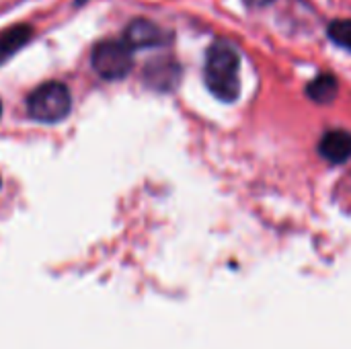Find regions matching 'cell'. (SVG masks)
<instances>
[{
  "instance_id": "obj_1",
  "label": "cell",
  "mask_w": 351,
  "mask_h": 349,
  "mask_svg": "<svg viewBox=\"0 0 351 349\" xmlns=\"http://www.w3.org/2000/svg\"><path fill=\"white\" fill-rule=\"evenodd\" d=\"M241 58L239 51L226 43V41H216L210 45L206 53V66H204V80L208 91L224 101L232 103L241 95Z\"/></svg>"
},
{
  "instance_id": "obj_2",
  "label": "cell",
  "mask_w": 351,
  "mask_h": 349,
  "mask_svg": "<svg viewBox=\"0 0 351 349\" xmlns=\"http://www.w3.org/2000/svg\"><path fill=\"white\" fill-rule=\"evenodd\" d=\"M72 109L70 88L58 80L39 84L27 99V113L41 123H58L68 117Z\"/></svg>"
},
{
  "instance_id": "obj_3",
  "label": "cell",
  "mask_w": 351,
  "mask_h": 349,
  "mask_svg": "<svg viewBox=\"0 0 351 349\" xmlns=\"http://www.w3.org/2000/svg\"><path fill=\"white\" fill-rule=\"evenodd\" d=\"M90 64L105 80H121L134 68V49L125 39H105L93 49Z\"/></svg>"
},
{
  "instance_id": "obj_4",
  "label": "cell",
  "mask_w": 351,
  "mask_h": 349,
  "mask_svg": "<svg viewBox=\"0 0 351 349\" xmlns=\"http://www.w3.org/2000/svg\"><path fill=\"white\" fill-rule=\"evenodd\" d=\"M123 39L128 41V45L132 49H142V47H162L169 45L173 35L169 31H165L162 27H158L152 21L146 19H136L128 25Z\"/></svg>"
},
{
  "instance_id": "obj_5",
  "label": "cell",
  "mask_w": 351,
  "mask_h": 349,
  "mask_svg": "<svg viewBox=\"0 0 351 349\" xmlns=\"http://www.w3.org/2000/svg\"><path fill=\"white\" fill-rule=\"evenodd\" d=\"M181 76V68L175 60L171 58H156L152 62H148L144 78L148 82V86L156 88V91H171L177 86Z\"/></svg>"
},
{
  "instance_id": "obj_6",
  "label": "cell",
  "mask_w": 351,
  "mask_h": 349,
  "mask_svg": "<svg viewBox=\"0 0 351 349\" xmlns=\"http://www.w3.org/2000/svg\"><path fill=\"white\" fill-rule=\"evenodd\" d=\"M319 152L329 163H346L351 156V134L346 130H329L319 142Z\"/></svg>"
},
{
  "instance_id": "obj_7",
  "label": "cell",
  "mask_w": 351,
  "mask_h": 349,
  "mask_svg": "<svg viewBox=\"0 0 351 349\" xmlns=\"http://www.w3.org/2000/svg\"><path fill=\"white\" fill-rule=\"evenodd\" d=\"M33 37V27L14 25L0 33V66L8 62L21 47H25Z\"/></svg>"
},
{
  "instance_id": "obj_8",
  "label": "cell",
  "mask_w": 351,
  "mask_h": 349,
  "mask_svg": "<svg viewBox=\"0 0 351 349\" xmlns=\"http://www.w3.org/2000/svg\"><path fill=\"white\" fill-rule=\"evenodd\" d=\"M337 91H339V84H337V78L333 74H319L306 86V95L315 103H321V105L331 103L337 97Z\"/></svg>"
},
{
  "instance_id": "obj_9",
  "label": "cell",
  "mask_w": 351,
  "mask_h": 349,
  "mask_svg": "<svg viewBox=\"0 0 351 349\" xmlns=\"http://www.w3.org/2000/svg\"><path fill=\"white\" fill-rule=\"evenodd\" d=\"M329 37L337 45L346 47L351 51V21H333L329 25Z\"/></svg>"
},
{
  "instance_id": "obj_10",
  "label": "cell",
  "mask_w": 351,
  "mask_h": 349,
  "mask_svg": "<svg viewBox=\"0 0 351 349\" xmlns=\"http://www.w3.org/2000/svg\"><path fill=\"white\" fill-rule=\"evenodd\" d=\"M249 6H267V4H271L274 0H245Z\"/></svg>"
},
{
  "instance_id": "obj_11",
  "label": "cell",
  "mask_w": 351,
  "mask_h": 349,
  "mask_svg": "<svg viewBox=\"0 0 351 349\" xmlns=\"http://www.w3.org/2000/svg\"><path fill=\"white\" fill-rule=\"evenodd\" d=\"M86 0H76V6H80V4H84Z\"/></svg>"
},
{
  "instance_id": "obj_12",
  "label": "cell",
  "mask_w": 351,
  "mask_h": 349,
  "mask_svg": "<svg viewBox=\"0 0 351 349\" xmlns=\"http://www.w3.org/2000/svg\"><path fill=\"white\" fill-rule=\"evenodd\" d=\"M0 115H2V103H0Z\"/></svg>"
}]
</instances>
